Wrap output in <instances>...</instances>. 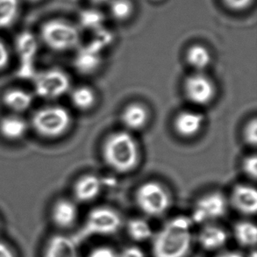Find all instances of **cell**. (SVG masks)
<instances>
[{
  "label": "cell",
  "instance_id": "obj_37",
  "mask_svg": "<svg viewBox=\"0 0 257 257\" xmlns=\"http://www.w3.org/2000/svg\"><path fill=\"white\" fill-rule=\"evenodd\" d=\"M28 2H39V1H41V0H27Z\"/></svg>",
  "mask_w": 257,
  "mask_h": 257
},
{
  "label": "cell",
  "instance_id": "obj_5",
  "mask_svg": "<svg viewBox=\"0 0 257 257\" xmlns=\"http://www.w3.org/2000/svg\"><path fill=\"white\" fill-rule=\"evenodd\" d=\"M41 39L49 49L65 52L75 49L80 42V34L75 26L67 21L52 20L43 24Z\"/></svg>",
  "mask_w": 257,
  "mask_h": 257
},
{
  "label": "cell",
  "instance_id": "obj_28",
  "mask_svg": "<svg viewBox=\"0 0 257 257\" xmlns=\"http://www.w3.org/2000/svg\"><path fill=\"white\" fill-rule=\"evenodd\" d=\"M242 171L247 177L255 180L257 177V157L255 155H249L244 158Z\"/></svg>",
  "mask_w": 257,
  "mask_h": 257
},
{
  "label": "cell",
  "instance_id": "obj_8",
  "mask_svg": "<svg viewBox=\"0 0 257 257\" xmlns=\"http://www.w3.org/2000/svg\"><path fill=\"white\" fill-rule=\"evenodd\" d=\"M15 51L18 58V77L32 80L37 70L35 61L39 53V39L31 32L24 31L15 39Z\"/></svg>",
  "mask_w": 257,
  "mask_h": 257
},
{
  "label": "cell",
  "instance_id": "obj_16",
  "mask_svg": "<svg viewBox=\"0 0 257 257\" xmlns=\"http://www.w3.org/2000/svg\"><path fill=\"white\" fill-rule=\"evenodd\" d=\"M34 95L29 90L12 88L3 94L2 101L11 113L21 115L28 111L34 104Z\"/></svg>",
  "mask_w": 257,
  "mask_h": 257
},
{
  "label": "cell",
  "instance_id": "obj_19",
  "mask_svg": "<svg viewBox=\"0 0 257 257\" xmlns=\"http://www.w3.org/2000/svg\"><path fill=\"white\" fill-rule=\"evenodd\" d=\"M150 114L147 108L139 103H132L125 106L121 112V122L130 131L144 128L149 121Z\"/></svg>",
  "mask_w": 257,
  "mask_h": 257
},
{
  "label": "cell",
  "instance_id": "obj_29",
  "mask_svg": "<svg viewBox=\"0 0 257 257\" xmlns=\"http://www.w3.org/2000/svg\"><path fill=\"white\" fill-rule=\"evenodd\" d=\"M82 24L84 25L86 28H97L98 25L100 24L102 21V17L100 14H98L97 12H86L81 15L80 19Z\"/></svg>",
  "mask_w": 257,
  "mask_h": 257
},
{
  "label": "cell",
  "instance_id": "obj_4",
  "mask_svg": "<svg viewBox=\"0 0 257 257\" xmlns=\"http://www.w3.org/2000/svg\"><path fill=\"white\" fill-rule=\"evenodd\" d=\"M122 226L121 216L114 209L100 206L90 211L73 239L78 243L94 236H108L117 233Z\"/></svg>",
  "mask_w": 257,
  "mask_h": 257
},
{
  "label": "cell",
  "instance_id": "obj_20",
  "mask_svg": "<svg viewBox=\"0 0 257 257\" xmlns=\"http://www.w3.org/2000/svg\"><path fill=\"white\" fill-rule=\"evenodd\" d=\"M186 61L193 70L201 72L212 63V55L208 49L202 45L191 46L186 53Z\"/></svg>",
  "mask_w": 257,
  "mask_h": 257
},
{
  "label": "cell",
  "instance_id": "obj_34",
  "mask_svg": "<svg viewBox=\"0 0 257 257\" xmlns=\"http://www.w3.org/2000/svg\"><path fill=\"white\" fill-rule=\"evenodd\" d=\"M0 257H16V255L7 243L0 241Z\"/></svg>",
  "mask_w": 257,
  "mask_h": 257
},
{
  "label": "cell",
  "instance_id": "obj_33",
  "mask_svg": "<svg viewBox=\"0 0 257 257\" xmlns=\"http://www.w3.org/2000/svg\"><path fill=\"white\" fill-rule=\"evenodd\" d=\"M227 7L233 10H243L250 6L253 0H224Z\"/></svg>",
  "mask_w": 257,
  "mask_h": 257
},
{
  "label": "cell",
  "instance_id": "obj_25",
  "mask_svg": "<svg viewBox=\"0 0 257 257\" xmlns=\"http://www.w3.org/2000/svg\"><path fill=\"white\" fill-rule=\"evenodd\" d=\"M20 13L19 0H0V29L10 28Z\"/></svg>",
  "mask_w": 257,
  "mask_h": 257
},
{
  "label": "cell",
  "instance_id": "obj_32",
  "mask_svg": "<svg viewBox=\"0 0 257 257\" xmlns=\"http://www.w3.org/2000/svg\"><path fill=\"white\" fill-rule=\"evenodd\" d=\"M118 257H146L143 249L138 246H126L119 253Z\"/></svg>",
  "mask_w": 257,
  "mask_h": 257
},
{
  "label": "cell",
  "instance_id": "obj_21",
  "mask_svg": "<svg viewBox=\"0 0 257 257\" xmlns=\"http://www.w3.org/2000/svg\"><path fill=\"white\" fill-rule=\"evenodd\" d=\"M233 235L240 246L254 247L257 240L256 226L251 221H240L233 226Z\"/></svg>",
  "mask_w": 257,
  "mask_h": 257
},
{
  "label": "cell",
  "instance_id": "obj_36",
  "mask_svg": "<svg viewBox=\"0 0 257 257\" xmlns=\"http://www.w3.org/2000/svg\"><path fill=\"white\" fill-rule=\"evenodd\" d=\"M91 2H93V3L96 4H102L104 3V2H106L108 0H90Z\"/></svg>",
  "mask_w": 257,
  "mask_h": 257
},
{
  "label": "cell",
  "instance_id": "obj_14",
  "mask_svg": "<svg viewBox=\"0 0 257 257\" xmlns=\"http://www.w3.org/2000/svg\"><path fill=\"white\" fill-rule=\"evenodd\" d=\"M78 217V209L75 202L62 198L53 205L51 219L57 227L67 229L73 226Z\"/></svg>",
  "mask_w": 257,
  "mask_h": 257
},
{
  "label": "cell",
  "instance_id": "obj_15",
  "mask_svg": "<svg viewBox=\"0 0 257 257\" xmlns=\"http://www.w3.org/2000/svg\"><path fill=\"white\" fill-rule=\"evenodd\" d=\"M43 257H80L77 243L73 238L56 234L46 244Z\"/></svg>",
  "mask_w": 257,
  "mask_h": 257
},
{
  "label": "cell",
  "instance_id": "obj_30",
  "mask_svg": "<svg viewBox=\"0 0 257 257\" xmlns=\"http://www.w3.org/2000/svg\"><path fill=\"white\" fill-rule=\"evenodd\" d=\"M11 56L10 49L7 43L0 38V72L7 70L10 65Z\"/></svg>",
  "mask_w": 257,
  "mask_h": 257
},
{
  "label": "cell",
  "instance_id": "obj_24",
  "mask_svg": "<svg viewBox=\"0 0 257 257\" xmlns=\"http://www.w3.org/2000/svg\"><path fill=\"white\" fill-rule=\"evenodd\" d=\"M100 58L98 51L96 49H83L77 54L75 61V65L77 70L83 73H89L97 69L99 65Z\"/></svg>",
  "mask_w": 257,
  "mask_h": 257
},
{
  "label": "cell",
  "instance_id": "obj_22",
  "mask_svg": "<svg viewBox=\"0 0 257 257\" xmlns=\"http://www.w3.org/2000/svg\"><path fill=\"white\" fill-rule=\"evenodd\" d=\"M96 100V94L90 87H77L70 91L71 104L79 111H89L93 107Z\"/></svg>",
  "mask_w": 257,
  "mask_h": 257
},
{
  "label": "cell",
  "instance_id": "obj_6",
  "mask_svg": "<svg viewBox=\"0 0 257 257\" xmlns=\"http://www.w3.org/2000/svg\"><path fill=\"white\" fill-rule=\"evenodd\" d=\"M37 97L45 100H55L70 91L71 81L64 70L51 68L35 74L32 79Z\"/></svg>",
  "mask_w": 257,
  "mask_h": 257
},
{
  "label": "cell",
  "instance_id": "obj_3",
  "mask_svg": "<svg viewBox=\"0 0 257 257\" xmlns=\"http://www.w3.org/2000/svg\"><path fill=\"white\" fill-rule=\"evenodd\" d=\"M72 118L66 108L58 104L46 105L34 112L29 122L30 128L44 139H57L65 135Z\"/></svg>",
  "mask_w": 257,
  "mask_h": 257
},
{
  "label": "cell",
  "instance_id": "obj_35",
  "mask_svg": "<svg viewBox=\"0 0 257 257\" xmlns=\"http://www.w3.org/2000/svg\"><path fill=\"white\" fill-rule=\"evenodd\" d=\"M215 257H247L245 256L244 254H241L240 252H236V251H226V252H223L221 254H218Z\"/></svg>",
  "mask_w": 257,
  "mask_h": 257
},
{
  "label": "cell",
  "instance_id": "obj_11",
  "mask_svg": "<svg viewBox=\"0 0 257 257\" xmlns=\"http://www.w3.org/2000/svg\"><path fill=\"white\" fill-rule=\"evenodd\" d=\"M230 201L233 208L241 214L254 215L257 211L256 190L247 184H238L232 191Z\"/></svg>",
  "mask_w": 257,
  "mask_h": 257
},
{
  "label": "cell",
  "instance_id": "obj_12",
  "mask_svg": "<svg viewBox=\"0 0 257 257\" xmlns=\"http://www.w3.org/2000/svg\"><path fill=\"white\" fill-rule=\"evenodd\" d=\"M205 123L204 116L198 111H183L174 119V129L183 138H191L201 131Z\"/></svg>",
  "mask_w": 257,
  "mask_h": 257
},
{
  "label": "cell",
  "instance_id": "obj_7",
  "mask_svg": "<svg viewBox=\"0 0 257 257\" xmlns=\"http://www.w3.org/2000/svg\"><path fill=\"white\" fill-rule=\"evenodd\" d=\"M136 205L150 217H159L171 206V196L162 184L150 181L140 185L136 192Z\"/></svg>",
  "mask_w": 257,
  "mask_h": 257
},
{
  "label": "cell",
  "instance_id": "obj_2",
  "mask_svg": "<svg viewBox=\"0 0 257 257\" xmlns=\"http://www.w3.org/2000/svg\"><path fill=\"white\" fill-rule=\"evenodd\" d=\"M103 157L105 164L113 171L127 173L139 163V147L128 132L112 133L104 141Z\"/></svg>",
  "mask_w": 257,
  "mask_h": 257
},
{
  "label": "cell",
  "instance_id": "obj_23",
  "mask_svg": "<svg viewBox=\"0 0 257 257\" xmlns=\"http://www.w3.org/2000/svg\"><path fill=\"white\" fill-rule=\"evenodd\" d=\"M126 231L128 236L138 242L147 241L152 239L153 237V230L151 228L150 223L147 220L140 218H134L127 222Z\"/></svg>",
  "mask_w": 257,
  "mask_h": 257
},
{
  "label": "cell",
  "instance_id": "obj_26",
  "mask_svg": "<svg viewBox=\"0 0 257 257\" xmlns=\"http://www.w3.org/2000/svg\"><path fill=\"white\" fill-rule=\"evenodd\" d=\"M111 14L118 21H123L130 16L132 6L128 0H113L111 3Z\"/></svg>",
  "mask_w": 257,
  "mask_h": 257
},
{
  "label": "cell",
  "instance_id": "obj_10",
  "mask_svg": "<svg viewBox=\"0 0 257 257\" xmlns=\"http://www.w3.org/2000/svg\"><path fill=\"white\" fill-rule=\"evenodd\" d=\"M184 91L188 100L198 105L210 104L216 94L215 86L212 81L200 72L192 74L185 79Z\"/></svg>",
  "mask_w": 257,
  "mask_h": 257
},
{
  "label": "cell",
  "instance_id": "obj_17",
  "mask_svg": "<svg viewBox=\"0 0 257 257\" xmlns=\"http://www.w3.org/2000/svg\"><path fill=\"white\" fill-rule=\"evenodd\" d=\"M102 191L100 178L92 174L81 177L74 185L73 194L76 200L80 203H89L99 196Z\"/></svg>",
  "mask_w": 257,
  "mask_h": 257
},
{
  "label": "cell",
  "instance_id": "obj_9",
  "mask_svg": "<svg viewBox=\"0 0 257 257\" xmlns=\"http://www.w3.org/2000/svg\"><path fill=\"white\" fill-rule=\"evenodd\" d=\"M227 205V200L224 195L220 192H210L196 201L191 219L197 224H211L225 216Z\"/></svg>",
  "mask_w": 257,
  "mask_h": 257
},
{
  "label": "cell",
  "instance_id": "obj_18",
  "mask_svg": "<svg viewBox=\"0 0 257 257\" xmlns=\"http://www.w3.org/2000/svg\"><path fill=\"white\" fill-rule=\"evenodd\" d=\"M227 240L228 234L226 230L212 223L206 224L198 232V243L205 250H218L226 245Z\"/></svg>",
  "mask_w": 257,
  "mask_h": 257
},
{
  "label": "cell",
  "instance_id": "obj_31",
  "mask_svg": "<svg viewBox=\"0 0 257 257\" xmlns=\"http://www.w3.org/2000/svg\"><path fill=\"white\" fill-rule=\"evenodd\" d=\"M87 257H118V253L112 247L101 246L90 251Z\"/></svg>",
  "mask_w": 257,
  "mask_h": 257
},
{
  "label": "cell",
  "instance_id": "obj_13",
  "mask_svg": "<svg viewBox=\"0 0 257 257\" xmlns=\"http://www.w3.org/2000/svg\"><path fill=\"white\" fill-rule=\"evenodd\" d=\"M29 122L21 115L10 113L0 118V136L10 142H18L27 136Z\"/></svg>",
  "mask_w": 257,
  "mask_h": 257
},
{
  "label": "cell",
  "instance_id": "obj_27",
  "mask_svg": "<svg viewBox=\"0 0 257 257\" xmlns=\"http://www.w3.org/2000/svg\"><path fill=\"white\" fill-rule=\"evenodd\" d=\"M243 137L245 143L248 146H256L257 143V120L256 118H253L247 122L244 127Z\"/></svg>",
  "mask_w": 257,
  "mask_h": 257
},
{
  "label": "cell",
  "instance_id": "obj_1",
  "mask_svg": "<svg viewBox=\"0 0 257 257\" xmlns=\"http://www.w3.org/2000/svg\"><path fill=\"white\" fill-rule=\"evenodd\" d=\"M192 226L190 217L179 215L165 223L152 237L154 257H186L192 244Z\"/></svg>",
  "mask_w": 257,
  "mask_h": 257
}]
</instances>
